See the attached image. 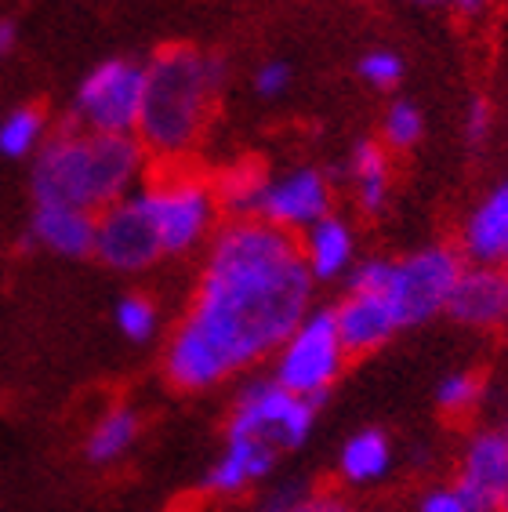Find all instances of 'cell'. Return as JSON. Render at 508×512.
<instances>
[{
    "mask_svg": "<svg viewBox=\"0 0 508 512\" xmlns=\"http://www.w3.org/2000/svg\"><path fill=\"white\" fill-rule=\"evenodd\" d=\"M418 512H469V505L461 502V494L454 487H436L418 502Z\"/></svg>",
    "mask_w": 508,
    "mask_h": 512,
    "instance_id": "obj_29",
    "label": "cell"
},
{
    "mask_svg": "<svg viewBox=\"0 0 508 512\" xmlns=\"http://www.w3.org/2000/svg\"><path fill=\"white\" fill-rule=\"evenodd\" d=\"M392 469V444L381 429H360L345 440L342 454H338V473L352 487H371V483L385 480Z\"/></svg>",
    "mask_w": 508,
    "mask_h": 512,
    "instance_id": "obj_18",
    "label": "cell"
},
{
    "mask_svg": "<svg viewBox=\"0 0 508 512\" xmlns=\"http://www.w3.org/2000/svg\"><path fill=\"white\" fill-rule=\"evenodd\" d=\"M95 258L113 273H142V269L157 266L164 258L160 233L142 197H138V189L98 215Z\"/></svg>",
    "mask_w": 508,
    "mask_h": 512,
    "instance_id": "obj_9",
    "label": "cell"
},
{
    "mask_svg": "<svg viewBox=\"0 0 508 512\" xmlns=\"http://www.w3.org/2000/svg\"><path fill=\"white\" fill-rule=\"evenodd\" d=\"M421 131H425V120H421V109L414 102H392L389 113H385V124H381V135L392 149H411L418 146Z\"/></svg>",
    "mask_w": 508,
    "mask_h": 512,
    "instance_id": "obj_24",
    "label": "cell"
},
{
    "mask_svg": "<svg viewBox=\"0 0 508 512\" xmlns=\"http://www.w3.org/2000/svg\"><path fill=\"white\" fill-rule=\"evenodd\" d=\"M146 157L149 153L138 138L66 128L44 142L33 160V200L102 215L106 207L135 193L146 171Z\"/></svg>",
    "mask_w": 508,
    "mask_h": 512,
    "instance_id": "obj_2",
    "label": "cell"
},
{
    "mask_svg": "<svg viewBox=\"0 0 508 512\" xmlns=\"http://www.w3.org/2000/svg\"><path fill=\"white\" fill-rule=\"evenodd\" d=\"M225 80L229 66L222 55H207L189 44L160 48L146 62V106L138 124L142 149L160 160L186 157Z\"/></svg>",
    "mask_w": 508,
    "mask_h": 512,
    "instance_id": "obj_3",
    "label": "cell"
},
{
    "mask_svg": "<svg viewBox=\"0 0 508 512\" xmlns=\"http://www.w3.org/2000/svg\"><path fill=\"white\" fill-rule=\"evenodd\" d=\"M447 313L465 327L490 331L508 320V269L465 266L447 302Z\"/></svg>",
    "mask_w": 508,
    "mask_h": 512,
    "instance_id": "obj_12",
    "label": "cell"
},
{
    "mask_svg": "<svg viewBox=\"0 0 508 512\" xmlns=\"http://www.w3.org/2000/svg\"><path fill=\"white\" fill-rule=\"evenodd\" d=\"M265 186H269V175H265V168L254 164V160L225 168L215 182L218 211H225L229 222H236V218H258V204H262Z\"/></svg>",
    "mask_w": 508,
    "mask_h": 512,
    "instance_id": "obj_20",
    "label": "cell"
},
{
    "mask_svg": "<svg viewBox=\"0 0 508 512\" xmlns=\"http://www.w3.org/2000/svg\"><path fill=\"white\" fill-rule=\"evenodd\" d=\"M44 142V113L37 106H15L0 120V157L26 160L40 153Z\"/></svg>",
    "mask_w": 508,
    "mask_h": 512,
    "instance_id": "obj_22",
    "label": "cell"
},
{
    "mask_svg": "<svg viewBox=\"0 0 508 512\" xmlns=\"http://www.w3.org/2000/svg\"><path fill=\"white\" fill-rule=\"evenodd\" d=\"M454 491L469 512H501L508 498V436L505 429H483L465 444Z\"/></svg>",
    "mask_w": 508,
    "mask_h": 512,
    "instance_id": "obj_11",
    "label": "cell"
},
{
    "mask_svg": "<svg viewBox=\"0 0 508 512\" xmlns=\"http://www.w3.org/2000/svg\"><path fill=\"white\" fill-rule=\"evenodd\" d=\"M479 378L469 371H458V375H447L436 389V404L443 414H469L479 404Z\"/></svg>",
    "mask_w": 508,
    "mask_h": 512,
    "instance_id": "obj_25",
    "label": "cell"
},
{
    "mask_svg": "<svg viewBox=\"0 0 508 512\" xmlns=\"http://www.w3.org/2000/svg\"><path fill=\"white\" fill-rule=\"evenodd\" d=\"M316 280L291 233L236 218L211 237L193 302L164 349V375L182 393H204L280 353L313 313Z\"/></svg>",
    "mask_w": 508,
    "mask_h": 512,
    "instance_id": "obj_1",
    "label": "cell"
},
{
    "mask_svg": "<svg viewBox=\"0 0 508 512\" xmlns=\"http://www.w3.org/2000/svg\"><path fill=\"white\" fill-rule=\"evenodd\" d=\"M461 255L472 266H505L508 258V182L490 189L487 197L472 207L461 229Z\"/></svg>",
    "mask_w": 508,
    "mask_h": 512,
    "instance_id": "obj_15",
    "label": "cell"
},
{
    "mask_svg": "<svg viewBox=\"0 0 508 512\" xmlns=\"http://www.w3.org/2000/svg\"><path fill=\"white\" fill-rule=\"evenodd\" d=\"M98 215L66 204H37L30 233L44 251L59 258H88L95 255Z\"/></svg>",
    "mask_w": 508,
    "mask_h": 512,
    "instance_id": "obj_16",
    "label": "cell"
},
{
    "mask_svg": "<svg viewBox=\"0 0 508 512\" xmlns=\"http://www.w3.org/2000/svg\"><path fill=\"white\" fill-rule=\"evenodd\" d=\"M360 77L374 88H392L403 77V62L396 51H367L360 59Z\"/></svg>",
    "mask_w": 508,
    "mask_h": 512,
    "instance_id": "obj_27",
    "label": "cell"
},
{
    "mask_svg": "<svg viewBox=\"0 0 508 512\" xmlns=\"http://www.w3.org/2000/svg\"><path fill=\"white\" fill-rule=\"evenodd\" d=\"M392 280L389 258H367L349 273V295H385Z\"/></svg>",
    "mask_w": 508,
    "mask_h": 512,
    "instance_id": "obj_26",
    "label": "cell"
},
{
    "mask_svg": "<svg viewBox=\"0 0 508 512\" xmlns=\"http://www.w3.org/2000/svg\"><path fill=\"white\" fill-rule=\"evenodd\" d=\"M298 247H302L305 269L313 280H338L356 266V237L349 222L338 215H327L313 229H305Z\"/></svg>",
    "mask_w": 508,
    "mask_h": 512,
    "instance_id": "obj_17",
    "label": "cell"
},
{
    "mask_svg": "<svg viewBox=\"0 0 508 512\" xmlns=\"http://www.w3.org/2000/svg\"><path fill=\"white\" fill-rule=\"evenodd\" d=\"M287 88H291V66H287V62L269 59L254 69V91H258L262 99H276V95H284Z\"/></svg>",
    "mask_w": 508,
    "mask_h": 512,
    "instance_id": "obj_28",
    "label": "cell"
},
{
    "mask_svg": "<svg viewBox=\"0 0 508 512\" xmlns=\"http://www.w3.org/2000/svg\"><path fill=\"white\" fill-rule=\"evenodd\" d=\"M316 407L320 404L294 396L273 375L251 378L236 393L225 436H251V440L273 444L276 451H294V447H302L309 440V433H313Z\"/></svg>",
    "mask_w": 508,
    "mask_h": 512,
    "instance_id": "obj_7",
    "label": "cell"
},
{
    "mask_svg": "<svg viewBox=\"0 0 508 512\" xmlns=\"http://www.w3.org/2000/svg\"><path fill=\"white\" fill-rule=\"evenodd\" d=\"M138 433H142V418H138L135 407H127V404L109 407L95 422V429L88 433L84 454H88V462H95V465H113L135 447Z\"/></svg>",
    "mask_w": 508,
    "mask_h": 512,
    "instance_id": "obj_19",
    "label": "cell"
},
{
    "mask_svg": "<svg viewBox=\"0 0 508 512\" xmlns=\"http://www.w3.org/2000/svg\"><path fill=\"white\" fill-rule=\"evenodd\" d=\"M334 324L349 356H367L403 331L385 295H345L334 306Z\"/></svg>",
    "mask_w": 508,
    "mask_h": 512,
    "instance_id": "obj_14",
    "label": "cell"
},
{
    "mask_svg": "<svg viewBox=\"0 0 508 512\" xmlns=\"http://www.w3.org/2000/svg\"><path fill=\"white\" fill-rule=\"evenodd\" d=\"M505 269H508V258H505Z\"/></svg>",
    "mask_w": 508,
    "mask_h": 512,
    "instance_id": "obj_36",
    "label": "cell"
},
{
    "mask_svg": "<svg viewBox=\"0 0 508 512\" xmlns=\"http://www.w3.org/2000/svg\"><path fill=\"white\" fill-rule=\"evenodd\" d=\"M138 197L146 204L149 218L160 233L164 255H189L204 244L215 229L218 200L215 186L189 171H167L138 186Z\"/></svg>",
    "mask_w": 508,
    "mask_h": 512,
    "instance_id": "obj_4",
    "label": "cell"
},
{
    "mask_svg": "<svg viewBox=\"0 0 508 512\" xmlns=\"http://www.w3.org/2000/svg\"><path fill=\"white\" fill-rule=\"evenodd\" d=\"M298 498H302V491H287L284 498H280V502L269 505L265 512H294V502H298Z\"/></svg>",
    "mask_w": 508,
    "mask_h": 512,
    "instance_id": "obj_33",
    "label": "cell"
},
{
    "mask_svg": "<svg viewBox=\"0 0 508 512\" xmlns=\"http://www.w3.org/2000/svg\"><path fill=\"white\" fill-rule=\"evenodd\" d=\"M294 512H349V509H345V502L334 498V494H302V498L294 502Z\"/></svg>",
    "mask_w": 508,
    "mask_h": 512,
    "instance_id": "obj_31",
    "label": "cell"
},
{
    "mask_svg": "<svg viewBox=\"0 0 508 512\" xmlns=\"http://www.w3.org/2000/svg\"><path fill=\"white\" fill-rule=\"evenodd\" d=\"M276 458H280V451L273 444H265V440L225 436L218 462L204 476V491L215 494V498H236V494H244L247 487H254L258 480L273 473Z\"/></svg>",
    "mask_w": 508,
    "mask_h": 512,
    "instance_id": "obj_13",
    "label": "cell"
},
{
    "mask_svg": "<svg viewBox=\"0 0 508 512\" xmlns=\"http://www.w3.org/2000/svg\"><path fill=\"white\" fill-rule=\"evenodd\" d=\"M113 320H117L120 335L127 342H149V338L157 335L160 327V313L153 306V298L146 295H124L113 309Z\"/></svg>",
    "mask_w": 508,
    "mask_h": 512,
    "instance_id": "obj_23",
    "label": "cell"
},
{
    "mask_svg": "<svg viewBox=\"0 0 508 512\" xmlns=\"http://www.w3.org/2000/svg\"><path fill=\"white\" fill-rule=\"evenodd\" d=\"M327 215H331V178L320 168H294L280 178H269L258 204V222H269L291 237L313 229Z\"/></svg>",
    "mask_w": 508,
    "mask_h": 512,
    "instance_id": "obj_10",
    "label": "cell"
},
{
    "mask_svg": "<svg viewBox=\"0 0 508 512\" xmlns=\"http://www.w3.org/2000/svg\"><path fill=\"white\" fill-rule=\"evenodd\" d=\"M454 4H458V8H479V4H483V0H454Z\"/></svg>",
    "mask_w": 508,
    "mask_h": 512,
    "instance_id": "obj_34",
    "label": "cell"
},
{
    "mask_svg": "<svg viewBox=\"0 0 508 512\" xmlns=\"http://www.w3.org/2000/svg\"><path fill=\"white\" fill-rule=\"evenodd\" d=\"M11 44H15V26H11V22H0V59L11 51Z\"/></svg>",
    "mask_w": 508,
    "mask_h": 512,
    "instance_id": "obj_32",
    "label": "cell"
},
{
    "mask_svg": "<svg viewBox=\"0 0 508 512\" xmlns=\"http://www.w3.org/2000/svg\"><path fill=\"white\" fill-rule=\"evenodd\" d=\"M345 360L349 353L334 324V309H313L273 356V378L294 396L320 404L342 378Z\"/></svg>",
    "mask_w": 508,
    "mask_h": 512,
    "instance_id": "obj_5",
    "label": "cell"
},
{
    "mask_svg": "<svg viewBox=\"0 0 508 512\" xmlns=\"http://www.w3.org/2000/svg\"><path fill=\"white\" fill-rule=\"evenodd\" d=\"M487 131H490V109H487V102H483V99H476V102L469 106V120H465V135H469L472 146H479V142L487 138Z\"/></svg>",
    "mask_w": 508,
    "mask_h": 512,
    "instance_id": "obj_30",
    "label": "cell"
},
{
    "mask_svg": "<svg viewBox=\"0 0 508 512\" xmlns=\"http://www.w3.org/2000/svg\"><path fill=\"white\" fill-rule=\"evenodd\" d=\"M461 273H465V262L447 244L421 247L414 255L392 262V280L385 298H389L400 327H418L432 316L447 313V302Z\"/></svg>",
    "mask_w": 508,
    "mask_h": 512,
    "instance_id": "obj_8",
    "label": "cell"
},
{
    "mask_svg": "<svg viewBox=\"0 0 508 512\" xmlns=\"http://www.w3.org/2000/svg\"><path fill=\"white\" fill-rule=\"evenodd\" d=\"M349 175L356 182V200L367 215H378L381 207L389 204V157L385 149L371 138L356 142L349 157Z\"/></svg>",
    "mask_w": 508,
    "mask_h": 512,
    "instance_id": "obj_21",
    "label": "cell"
},
{
    "mask_svg": "<svg viewBox=\"0 0 508 512\" xmlns=\"http://www.w3.org/2000/svg\"><path fill=\"white\" fill-rule=\"evenodd\" d=\"M505 436H508V429H505ZM501 512H508V498H505V505H501Z\"/></svg>",
    "mask_w": 508,
    "mask_h": 512,
    "instance_id": "obj_35",
    "label": "cell"
},
{
    "mask_svg": "<svg viewBox=\"0 0 508 512\" xmlns=\"http://www.w3.org/2000/svg\"><path fill=\"white\" fill-rule=\"evenodd\" d=\"M146 106V66L131 59H106L80 80L73 117L95 135L138 138Z\"/></svg>",
    "mask_w": 508,
    "mask_h": 512,
    "instance_id": "obj_6",
    "label": "cell"
}]
</instances>
